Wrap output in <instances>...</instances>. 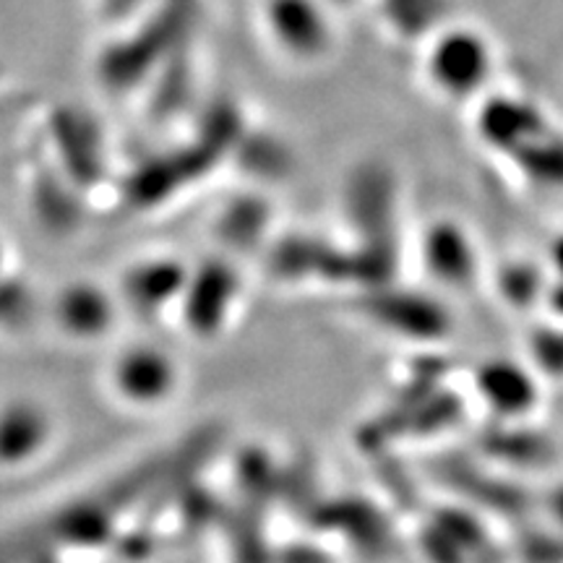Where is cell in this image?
Segmentation results:
<instances>
[{
	"mask_svg": "<svg viewBox=\"0 0 563 563\" xmlns=\"http://www.w3.org/2000/svg\"><path fill=\"white\" fill-rule=\"evenodd\" d=\"M473 391L496 422H527L543 407L545 378L530 361L498 355L475 365Z\"/></svg>",
	"mask_w": 563,
	"mask_h": 563,
	"instance_id": "30bf717a",
	"label": "cell"
},
{
	"mask_svg": "<svg viewBox=\"0 0 563 563\" xmlns=\"http://www.w3.org/2000/svg\"><path fill=\"white\" fill-rule=\"evenodd\" d=\"M332 13L323 0H264L262 26L279 55L313 66L334 51Z\"/></svg>",
	"mask_w": 563,
	"mask_h": 563,
	"instance_id": "9c48e42d",
	"label": "cell"
},
{
	"mask_svg": "<svg viewBox=\"0 0 563 563\" xmlns=\"http://www.w3.org/2000/svg\"><path fill=\"white\" fill-rule=\"evenodd\" d=\"M112 397L136 412L170 405L180 389V365L173 352L152 342H133L112 357L108 371Z\"/></svg>",
	"mask_w": 563,
	"mask_h": 563,
	"instance_id": "ba28073f",
	"label": "cell"
},
{
	"mask_svg": "<svg viewBox=\"0 0 563 563\" xmlns=\"http://www.w3.org/2000/svg\"><path fill=\"white\" fill-rule=\"evenodd\" d=\"M420 266L443 290H473L481 277V249L454 217H435L420 235Z\"/></svg>",
	"mask_w": 563,
	"mask_h": 563,
	"instance_id": "4fadbf2b",
	"label": "cell"
},
{
	"mask_svg": "<svg viewBox=\"0 0 563 563\" xmlns=\"http://www.w3.org/2000/svg\"><path fill=\"white\" fill-rule=\"evenodd\" d=\"M199 0H157L104 42L95 58V76L110 95L146 89L175 55L191 47Z\"/></svg>",
	"mask_w": 563,
	"mask_h": 563,
	"instance_id": "6da1fadb",
	"label": "cell"
},
{
	"mask_svg": "<svg viewBox=\"0 0 563 563\" xmlns=\"http://www.w3.org/2000/svg\"><path fill=\"white\" fill-rule=\"evenodd\" d=\"M357 313L376 329L410 342H441L452 332V316L439 298L394 282L361 290Z\"/></svg>",
	"mask_w": 563,
	"mask_h": 563,
	"instance_id": "8992f818",
	"label": "cell"
},
{
	"mask_svg": "<svg viewBox=\"0 0 563 563\" xmlns=\"http://www.w3.org/2000/svg\"><path fill=\"white\" fill-rule=\"evenodd\" d=\"M79 194V188L47 157H42V162L34 165V175L30 180V203L42 224H47L55 232L74 228V222L79 220V207H76V196Z\"/></svg>",
	"mask_w": 563,
	"mask_h": 563,
	"instance_id": "d6986e66",
	"label": "cell"
},
{
	"mask_svg": "<svg viewBox=\"0 0 563 563\" xmlns=\"http://www.w3.org/2000/svg\"><path fill=\"white\" fill-rule=\"evenodd\" d=\"M53 415L37 399H11L0 422V456L5 470H21L37 462L53 441Z\"/></svg>",
	"mask_w": 563,
	"mask_h": 563,
	"instance_id": "2e32d148",
	"label": "cell"
},
{
	"mask_svg": "<svg viewBox=\"0 0 563 563\" xmlns=\"http://www.w3.org/2000/svg\"><path fill=\"white\" fill-rule=\"evenodd\" d=\"M496 51L488 34L470 24H449L422 47V74L443 100L473 102L488 95Z\"/></svg>",
	"mask_w": 563,
	"mask_h": 563,
	"instance_id": "3957f363",
	"label": "cell"
},
{
	"mask_svg": "<svg viewBox=\"0 0 563 563\" xmlns=\"http://www.w3.org/2000/svg\"><path fill=\"white\" fill-rule=\"evenodd\" d=\"M527 352H530V363L534 365V371L545 382L563 378V321L551 319L548 323L534 327L530 342H527Z\"/></svg>",
	"mask_w": 563,
	"mask_h": 563,
	"instance_id": "cb8c5ba5",
	"label": "cell"
},
{
	"mask_svg": "<svg viewBox=\"0 0 563 563\" xmlns=\"http://www.w3.org/2000/svg\"><path fill=\"white\" fill-rule=\"evenodd\" d=\"M323 3H327L332 11H347V9H355L357 3H363V0H323Z\"/></svg>",
	"mask_w": 563,
	"mask_h": 563,
	"instance_id": "83f0119b",
	"label": "cell"
},
{
	"mask_svg": "<svg viewBox=\"0 0 563 563\" xmlns=\"http://www.w3.org/2000/svg\"><path fill=\"white\" fill-rule=\"evenodd\" d=\"M397 214L399 186L391 165L382 159L355 165L344 183V217L352 232L347 249L355 266V285L361 290L394 282L399 256Z\"/></svg>",
	"mask_w": 563,
	"mask_h": 563,
	"instance_id": "7a4b0ae2",
	"label": "cell"
},
{
	"mask_svg": "<svg viewBox=\"0 0 563 563\" xmlns=\"http://www.w3.org/2000/svg\"><path fill=\"white\" fill-rule=\"evenodd\" d=\"M146 89H150L146 104H150L152 121H165V118L180 115V112L188 108V102H191L196 89L191 47H186V51L175 55V58L146 84Z\"/></svg>",
	"mask_w": 563,
	"mask_h": 563,
	"instance_id": "7402d4cb",
	"label": "cell"
},
{
	"mask_svg": "<svg viewBox=\"0 0 563 563\" xmlns=\"http://www.w3.org/2000/svg\"><path fill=\"white\" fill-rule=\"evenodd\" d=\"M222 152L199 136H191L173 150H165L141 159L136 167L125 173L121 183V199L133 211H152L170 203L175 196L191 191L196 183L209 178L222 162Z\"/></svg>",
	"mask_w": 563,
	"mask_h": 563,
	"instance_id": "277c9868",
	"label": "cell"
},
{
	"mask_svg": "<svg viewBox=\"0 0 563 563\" xmlns=\"http://www.w3.org/2000/svg\"><path fill=\"white\" fill-rule=\"evenodd\" d=\"M519 180L538 191H563V129H551L534 136L530 144L504 159Z\"/></svg>",
	"mask_w": 563,
	"mask_h": 563,
	"instance_id": "ffe728a7",
	"label": "cell"
},
{
	"mask_svg": "<svg viewBox=\"0 0 563 563\" xmlns=\"http://www.w3.org/2000/svg\"><path fill=\"white\" fill-rule=\"evenodd\" d=\"M269 269L282 282H355L347 245H336L313 232H290L269 245Z\"/></svg>",
	"mask_w": 563,
	"mask_h": 563,
	"instance_id": "5bb4252c",
	"label": "cell"
},
{
	"mask_svg": "<svg viewBox=\"0 0 563 563\" xmlns=\"http://www.w3.org/2000/svg\"><path fill=\"white\" fill-rule=\"evenodd\" d=\"M543 262L548 266V272H551V277L563 282V230H559L551 238V243H548V251H545Z\"/></svg>",
	"mask_w": 563,
	"mask_h": 563,
	"instance_id": "d4e9b609",
	"label": "cell"
},
{
	"mask_svg": "<svg viewBox=\"0 0 563 563\" xmlns=\"http://www.w3.org/2000/svg\"><path fill=\"white\" fill-rule=\"evenodd\" d=\"M191 264L178 256L162 253V256H144L131 266H125L118 282V298L123 308H129L139 319L152 321L167 311H178L183 295H186L188 279H191Z\"/></svg>",
	"mask_w": 563,
	"mask_h": 563,
	"instance_id": "7c38bea8",
	"label": "cell"
},
{
	"mask_svg": "<svg viewBox=\"0 0 563 563\" xmlns=\"http://www.w3.org/2000/svg\"><path fill=\"white\" fill-rule=\"evenodd\" d=\"M551 272L545 262H532V258H509L493 274L498 298L514 311H532L543 308L548 290H551Z\"/></svg>",
	"mask_w": 563,
	"mask_h": 563,
	"instance_id": "44dd1931",
	"label": "cell"
},
{
	"mask_svg": "<svg viewBox=\"0 0 563 563\" xmlns=\"http://www.w3.org/2000/svg\"><path fill=\"white\" fill-rule=\"evenodd\" d=\"M548 509H551V517L563 527V483L555 485L548 496Z\"/></svg>",
	"mask_w": 563,
	"mask_h": 563,
	"instance_id": "4316f807",
	"label": "cell"
},
{
	"mask_svg": "<svg viewBox=\"0 0 563 563\" xmlns=\"http://www.w3.org/2000/svg\"><path fill=\"white\" fill-rule=\"evenodd\" d=\"M543 311L551 316V319L563 321V282L561 279L551 282V290H548Z\"/></svg>",
	"mask_w": 563,
	"mask_h": 563,
	"instance_id": "484cf974",
	"label": "cell"
},
{
	"mask_svg": "<svg viewBox=\"0 0 563 563\" xmlns=\"http://www.w3.org/2000/svg\"><path fill=\"white\" fill-rule=\"evenodd\" d=\"M378 21L399 45L426 47L435 34L452 24V0H373Z\"/></svg>",
	"mask_w": 563,
	"mask_h": 563,
	"instance_id": "ac0fdd59",
	"label": "cell"
},
{
	"mask_svg": "<svg viewBox=\"0 0 563 563\" xmlns=\"http://www.w3.org/2000/svg\"><path fill=\"white\" fill-rule=\"evenodd\" d=\"M274 207L269 196L249 188L230 196L214 217V238L224 253H249L269 241Z\"/></svg>",
	"mask_w": 563,
	"mask_h": 563,
	"instance_id": "e0dca14e",
	"label": "cell"
},
{
	"mask_svg": "<svg viewBox=\"0 0 563 563\" xmlns=\"http://www.w3.org/2000/svg\"><path fill=\"white\" fill-rule=\"evenodd\" d=\"M47 159L53 162L79 191L100 186L108 173L102 125L91 112L76 104L55 108L45 123Z\"/></svg>",
	"mask_w": 563,
	"mask_h": 563,
	"instance_id": "5b68a950",
	"label": "cell"
},
{
	"mask_svg": "<svg viewBox=\"0 0 563 563\" xmlns=\"http://www.w3.org/2000/svg\"><path fill=\"white\" fill-rule=\"evenodd\" d=\"M232 162H238L241 170L249 175L251 180L262 183L282 180L295 170V157L290 146L277 136H272V133H262L253 129L245 133L241 146L232 154Z\"/></svg>",
	"mask_w": 563,
	"mask_h": 563,
	"instance_id": "603a6c76",
	"label": "cell"
},
{
	"mask_svg": "<svg viewBox=\"0 0 563 563\" xmlns=\"http://www.w3.org/2000/svg\"><path fill=\"white\" fill-rule=\"evenodd\" d=\"M241 272L224 253H214L196 264L178 308L186 332L199 342H214L222 336L241 300Z\"/></svg>",
	"mask_w": 563,
	"mask_h": 563,
	"instance_id": "52a82bcc",
	"label": "cell"
},
{
	"mask_svg": "<svg viewBox=\"0 0 563 563\" xmlns=\"http://www.w3.org/2000/svg\"><path fill=\"white\" fill-rule=\"evenodd\" d=\"M123 302L118 292L95 279H74L63 285L53 298V323L70 342H100L110 336L121 319Z\"/></svg>",
	"mask_w": 563,
	"mask_h": 563,
	"instance_id": "9a60e30c",
	"label": "cell"
},
{
	"mask_svg": "<svg viewBox=\"0 0 563 563\" xmlns=\"http://www.w3.org/2000/svg\"><path fill=\"white\" fill-rule=\"evenodd\" d=\"M551 125L553 118L538 102L530 97L511 95V91H488L475 104V136L485 150L501 159L522 150Z\"/></svg>",
	"mask_w": 563,
	"mask_h": 563,
	"instance_id": "8fae6325",
	"label": "cell"
}]
</instances>
